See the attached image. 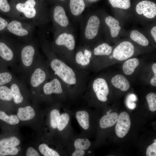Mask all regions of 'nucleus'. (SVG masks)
Here are the masks:
<instances>
[{
  "instance_id": "obj_1",
  "label": "nucleus",
  "mask_w": 156,
  "mask_h": 156,
  "mask_svg": "<svg viewBox=\"0 0 156 156\" xmlns=\"http://www.w3.org/2000/svg\"><path fill=\"white\" fill-rule=\"evenodd\" d=\"M10 3L20 19H27L36 26L48 20V13L39 0H11Z\"/></svg>"
},
{
  "instance_id": "obj_2",
  "label": "nucleus",
  "mask_w": 156,
  "mask_h": 156,
  "mask_svg": "<svg viewBox=\"0 0 156 156\" xmlns=\"http://www.w3.org/2000/svg\"><path fill=\"white\" fill-rule=\"evenodd\" d=\"M40 55L36 41L34 38L19 44L18 69L24 77L27 78Z\"/></svg>"
},
{
  "instance_id": "obj_3",
  "label": "nucleus",
  "mask_w": 156,
  "mask_h": 156,
  "mask_svg": "<svg viewBox=\"0 0 156 156\" xmlns=\"http://www.w3.org/2000/svg\"><path fill=\"white\" fill-rule=\"evenodd\" d=\"M50 75V73L46 63L44 62L40 55L27 78L29 85L34 94L40 91L42 86Z\"/></svg>"
},
{
  "instance_id": "obj_4",
  "label": "nucleus",
  "mask_w": 156,
  "mask_h": 156,
  "mask_svg": "<svg viewBox=\"0 0 156 156\" xmlns=\"http://www.w3.org/2000/svg\"><path fill=\"white\" fill-rule=\"evenodd\" d=\"M36 26L30 22L25 21L20 18H12L9 22L7 29L25 42L34 38V31Z\"/></svg>"
},
{
  "instance_id": "obj_5",
  "label": "nucleus",
  "mask_w": 156,
  "mask_h": 156,
  "mask_svg": "<svg viewBox=\"0 0 156 156\" xmlns=\"http://www.w3.org/2000/svg\"><path fill=\"white\" fill-rule=\"evenodd\" d=\"M50 46L55 54L61 48L66 50L69 52H72L74 50L75 46L74 36L72 34L67 32L58 33L57 32Z\"/></svg>"
},
{
  "instance_id": "obj_6",
  "label": "nucleus",
  "mask_w": 156,
  "mask_h": 156,
  "mask_svg": "<svg viewBox=\"0 0 156 156\" xmlns=\"http://www.w3.org/2000/svg\"><path fill=\"white\" fill-rule=\"evenodd\" d=\"M19 46L13 41L8 43L0 42V57L12 67H16L18 62Z\"/></svg>"
},
{
  "instance_id": "obj_7",
  "label": "nucleus",
  "mask_w": 156,
  "mask_h": 156,
  "mask_svg": "<svg viewBox=\"0 0 156 156\" xmlns=\"http://www.w3.org/2000/svg\"><path fill=\"white\" fill-rule=\"evenodd\" d=\"M135 48L130 42L124 41L120 43L114 49L113 52V57L117 60H125L131 57L133 55Z\"/></svg>"
},
{
  "instance_id": "obj_8",
  "label": "nucleus",
  "mask_w": 156,
  "mask_h": 156,
  "mask_svg": "<svg viewBox=\"0 0 156 156\" xmlns=\"http://www.w3.org/2000/svg\"><path fill=\"white\" fill-rule=\"evenodd\" d=\"M63 85L60 80L50 73V76L42 86V90L44 95L60 94L63 92Z\"/></svg>"
},
{
  "instance_id": "obj_9",
  "label": "nucleus",
  "mask_w": 156,
  "mask_h": 156,
  "mask_svg": "<svg viewBox=\"0 0 156 156\" xmlns=\"http://www.w3.org/2000/svg\"><path fill=\"white\" fill-rule=\"evenodd\" d=\"M9 84L14 103L16 104L23 103L25 97L23 93L27 89V85L25 81L16 78Z\"/></svg>"
},
{
  "instance_id": "obj_10",
  "label": "nucleus",
  "mask_w": 156,
  "mask_h": 156,
  "mask_svg": "<svg viewBox=\"0 0 156 156\" xmlns=\"http://www.w3.org/2000/svg\"><path fill=\"white\" fill-rule=\"evenodd\" d=\"M53 25L56 28L65 27L69 24V21L64 8L60 5L55 6L51 12Z\"/></svg>"
},
{
  "instance_id": "obj_11",
  "label": "nucleus",
  "mask_w": 156,
  "mask_h": 156,
  "mask_svg": "<svg viewBox=\"0 0 156 156\" xmlns=\"http://www.w3.org/2000/svg\"><path fill=\"white\" fill-rule=\"evenodd\" d=\"M116 122V133L118 137L122 138L127 134L130 127L131 122L129 114L125 112L121 113Z\"/></svg>"
},
{
  "instance_id": "obj_12",
  "label": "nucleus",
  "mask_w": 156,
  "mask_h": 156,
  "mask_svg": "<svg viewBox=\"0 0 156 156\" xmlns=\"http://www.w3.org/2000/svg\"><path fill=\"white\" fill-rule=\"evenodd\" d=\"M92 88L99 100L102 102L107 101L109 89L105 79L99 78L95 79L92 84Z\"/></svg>"
},
{
  "instance_id": "obj_13",
  "label": "nucleus",
  "mask_w": 156,
  "mask_h": 156,
  "mask_svg": "<svg viewBox=\"0 0 156 156\" xmlns=\"http://www.w3.org/2000/svg\"><path fill=\"white\" fill-rule=\"evenodd\" d=\"M100 23V20L97 16L94 15L89 17L84 29L85 38L91 40L96 37L99 31Z\"/></svg>"
},
{
  "instance_id": "obj_14",
  "label": "nucleus",
  "mask_w": 156,
  "mask_h": 156,
  "mask_svg": "<svg viewBox=\"0 0 156 156\" xmlns=\"http://www.w3.org/2000/svg\"><path fill=\"white\" fill-rule=\"evenodd\" d=\"M135 10L138 14H143L147 18H152L156 15V4L149 1H143L137 5Z\"/></svg>"
},
{
  "instance_id": "obj_15",
  "label": "nucleus",
  "mask_w": 156,
  "mask_h": 156,
  "mask_svg": "<svg viewBox=\"0 0 156 156\" xmlns=\"http://www.w3.org/2000/svg\"><path fill=\"white\" fill-rule=\"evenodd\" d=\"M92 53L89 50L85 49L83 51L79 50L76 53L75 60L76 64L81 66L85 67L90 64Z\"/></svg>"
},
{
  "instance_id": "obj_16",
  "label": "nucleus",
  "mask_w": 156,
  "mask_h": 156,
  "mask_svg": "<svg viewBox=\"0 0 156 156\" xmlns=\"http://www.w3.org/2000/svg\"><path fill=\"white\" fill-rule=\"evenodd\" d=\"M35 115L34 109L30 105L24 107H20L17 112V116L22 121L30 120L34 118Z\"/></svg>"
},
{
  "instance_id": "obj_17",
  "label": "nucleus",
  "mask_w": 156,
  "mask_h": 156,
  "mask_svg": "<svg viewBox=\"0 0 156 156\" xmlns=\"http://www.w3.org/2000/svg\"><path fill=\"white\" fill-rule=\"evenodd\" d=\"M111 82L115 88L123 91H127L130 87L128 80L121 75H117L113 77L111 79Z\"/></svg>"
},
{
  "instance_id": "obj_18",
  "label": "nucleus",
  "mask_w": 156,
  "mask_h": 156,
  "mask_svg": "<svg viewBox=\"0 0 156 156\" xmlns=\"http://www.w3.org/2000/svg\"><path fill=\"white\" fill-rule=\"evenodd\" d=\"M118 116V114L116 112L104 116L99 121L100 127L105 129L112 126L116 122Z\"/></svg>"
},
{
  "instance_id": "obj_19",
  "label": "nucleus",
  "mask_w": 156,
  "mask_h": 156,
  "mask_svg": "<svg viewBox=\"0 0 156 156\" xmlns=\"http://www.w3.org/2000/svg\"><path fill=\"white\" fill-rule=\"evenodd\" d=\"M105 22L110 29L112 37L116 38L117 36L121 29L119 21L113 17L109 16L105 18Z\"/></svg>"
},
{
  "instance_id": "obj_20",
  "label": "nucleus",
  "mask_w": 156,
  "mask_h": 156,
  "mask_svg": "<svg viewBox=\"0 0 156 156\" xmlns=\"http://www.w3.org/2000/svg\"><path fill=\"white\" fill-rule=\"evenodd\" d=\"M85 8L83 0H70V9L71 14L75 16L81 14Z\"/></svg>"
},
{
  "instance_id": "obj_21",
  "label": "nucleus",
  "mask_w": 156,
  "mask_h": 156,
  "mask_svg": "<svg viewBox=\"0 0 156 156\" xmlns=\"http://www.w3.org/2000/svg\"><path fill=\"white\" fill-rule=\"evenodd\" d=\"M139 64V60L136 58H133L127 60L123 64L122 70L127 75H130L134 72L135 68Z\"/></svg>"
},
{
  "instance_id": "obj_22",
  "label": "nucleus",
  "mask_w": 156,
  "mask_h": 156,
  "mask_svg": "<svg viewBox=\"0 0 156 156\" xmlns=\"http://www.w3.org/2000/svg\"><path fill=\"white\" fill-rule=\"evenodd\" d=\"M77 120L80 125L84 129H87L89 127V116L85 111L77 112L76 113Z\"/></svg>"
},
{
  "instance_id": "obj_23",
  "label": "nucleus",
  "mask_w": 156,
  "mask_h": 156,
  "mask_svg": "<svg viewBox=\"0 0 156 156\" xmlns=\"http://www.w3.org/2000/svg\"><path fill=\"white\" fill-rule=\"evenodd\" d=\"M0 10L3 13L7 14L12 18L20 19L8 0H0Z\"/></svg>"
},
{
  "instance_id": "obj_24",
  "label": "nucleus",
  "mask_w": 156,
  "mask_h": 156,
  "mask_svg": "<svg viewBox=\"0 0 156 156\" xmlns=\"http://www.w3.org/2000/svg\"><path fill=\"white\" fill-rule=\"evenodd\" d=\"M130 36L132 40L142 46H146L149 44L148 41L146 38L142 34L137 30L132 31Z\"/></svg>"
},
{
  "instance_id": "obj_25",
  "label": "nucleus",
  "mask_w": 156,
  "mask_h": 156,
  "mask_svg": "<svg viewBox=\"0 0 156 156\" xmlns=\"http://www.w3.org/2000/svg\"><path fill=\"white\" fill-rule=\"evenodd\" d=\"M112 50V47L107 44L102 43L94 49V53L96 55H108L110 54Z\"/></svg>"
},
{
  "instance_id": "obj_26",
  "label": "nucleus",
  "mask_w": 156,
  "mask_h": 156,
  "mask_svg": "<svg viewBox=\"0 0 156 156\" xmlns=\"http://www.w3.org/2000/svg\"><path fill=\"white\" fill-rule=\"evenodd\" d=\"M16 78L14 74L8 70L0 72V86L10 84Z\"/></svg>"
},
{
  "instance_id": "obj_27",
  "label": "nucleus",
  "mask_w": 156,
  "mask_h": 156,
  "mask_svg": "<svg viewBox=\"0 0 156 156\" xmlns=\"http://www.w3.org/2000/svg\"><path fill=\"white\" fill-rule=\"evenodd\" d=\"M20 143V140L14 136L3 139L0 140V147H13L18 146Z\"/></svg>"
},
{
  "instance_id": "obj_28",
  "label": "nucleus",
  "mask_w": 156,
  "mask_h": 156,
  "mask_svg": "<svg viewBox=\"0 0 156 156\" xmlns=\"http://www.w3.org/2000/svg\"><path fill=\"white\" fill-rule=\"evenodd\" d=\"M0 99L7 101H13L12 93L10 87L5 85L0 86Z\"/></svg>"
},
{
  "instance_id": "obj_29",
  "label": "nucleus",
  "mask_w": 156,
  "mask_h": 156,
  "mask_svg": "<svg viewBox=\"0 0 156 156\" xmlns=\"http://www.w3.org/2000/svg\"><path fill=\"white\" fill-rule=\"evenodd\" d=\"M0 120L9 124L13 125L17 124L19 122V120L17 116L15 115H8L4 112L0 110Z\"/></svg>"
},
{
  "instance_id": "obj_30",
  "label": "nucleus",
  "mask_w": 156,
  "mask_h": 156,
  "mask_svg": "<svg viewBox=\"0 0 156 156\" xmlns=\"http://www.w3.org/2000/svg\"><path fill=\"white\" fill-rule=\"evenodd\" d=\"M41 153L44 156H59V154L55 151L49 148L48 146L44 143L40 144L38 147Z\"/></svg>"
},
{
  "instance_id": "obj_31",
  "label": "nucleus",
  "mask_w": 156,
  "mask_h": 156,
  "mask_svg": "<svg viewBox=\"0 0 156 156\" xmlns=\"http://www.w3.org/2000/svg\"><path fill=\"white\" fill-rule=\"evenodd\" d=\"M90 142L86 138H78L74 142L76 149L86 150L90 147Z\"/></svg>"
},
{
  "instance_id": "obj_32",
  "label": "nucleus",
  "mask_w": 156,
  "mask_h": 156,
  "mask_svg": "<svg viewBox=\"0 0 156 156\" xmlns=\"http://www.w3.org/2000/svg\"><path fill=\"white\" fill-rule=\"evenodd\" d=\"M109 1L114 8L127 9L131 6L130 0H109Z\"/></svg>"
},
{
  "instance_id": "obj_33",
  "label": "nucleus",
  "mask_w": 156,
  "mask_h": 156,
  "mask_svg": "<svg viewBox=\"0 0 156 156\" xmlns=\"http://www.w3.org/2000/svg\"><path fill=\"white\" fill-rule=\"evenodd\" d=\"M70 119L69 115L64 113L60 115L57 127L60 131L63 130L67 125Z\"/></svg>"
},
{
  "instance_id": "obj_34",
  "label": "nucleus",
  "mask_w": 156,
  "mask_h": 156,
  "mask_svg": "<svg viewBox=\"0 0 156 156\" xmlns=\"http://www.w3.org/2000/svg\"><path fill=\"white\" fill-rule=\"evenodd\" d=\"M60 116L59 111L57 109H53L50 114V123L51 127L53 129L57 127L58 121Z\"/></svg>"
},
{
  "instance_id": "obj_35",
  "label": "nucleus",
  "mask_w": 156,
  "mask_h": 156,
  "mask_svg": "<svg viewBox=\"0 0 156 156\" xmlns=\"http://www.w3.org/2000/svg\"><path fill=\"white\" fill-rule=\"evenodd\" d=\"M149 109L152 112L156 110V94L153 92L148 94L146 96Z\"/></svg>"
},
{
  "instance_id": "obj_36",
  "label": "nucleus",
  "mask_w": 156,
  "mask_h": 156,
  "mask_svg": "<svg viewBox=\"0 0 156 156\" xmlns=\"http://www.w3.org/2000/svg\"><path fill=\"white\" fill-rule=\"evenodd\" d=\"M18 152V148L16 147H0V156L15 155Z\"/></svg>"
},
{
  "instance_id": "obj_37",
  "label": "nucleus",
  "mask_w": 156,
  "mask_h": 156,
  "mask_svg": "<svg viewBox=\"0 0 156 156\" xmlns=\"http://www.w3.org/2000/svg\"><path fill=\"white\" fill-rule=\"evenodd\" d=\"M146 156H156V141L149 146L147 148L146 152Z\"/></svg>"
},
{
  "instance_id": "obj_38",
  "label": "nucleus",
  "mask_w": 156,
  "mask_h": 156,
  "mask_svg": "<svg viewBox=\"0 0 156 156\" xmlns=\"http://www.w3.org/2000/svg\"><path fill=\"white\" fill-rule=\"evenodd\" d=\"M26 155L27 156H39L40 155L37 151L34 148L29 147L27 150Z\"/></svg>"
},
{
  "instance_id": "obj_39",
  "label": "nucleus",
  "mask_w": 156,
  "mask_h": 156,
  "mask_svg": "<svg viewBox=\"0 0 156 156\" xmlns=\"http://www.w3.org/2000/svg\"><path fill=\"white\" fill-rule=\"evenodd\" d=\"M9 21L0 17V31L6 29Z\"/></svg>"
},
{
  "instance_id": "obj_40",
  "label": "nucleus",
  "mask_w": 156,
  "mask_h": 156,
  "mask_svg": "<svg viewBox=\"0 0 156 156\" xmlns=\"http://www.w3.org/2000/svg\"><path fill=\"white\" fill-rule=\"evenodd\" d=\"M133 101L127 98L126 100V105L127 107L130 109H133L136 106V104Z\"/></svg>"
},
{
  "instance_id": "obj_41",
  "label": "nucleus",
  "mask_w": 156,
  "mask_h": 156,
  "mask_svg": "<svg viewBox=\"0 0 156 156\" xmlns=\"http://www.w3.org/2000/svg\"><path fill=\"white\" fill-rule=\"evenodd\" d=\"M85 154L84 150L76 149L72 154V156H83Z\"/></svg>"
},
{
  "instance_id": "obj_42",
  "label": "nucleus",
  "mask_w": 156,
  "mask_h": 156,
  "mask_svg": "<svg viewBox=\"0 0 156 156\" xmlns=\"http://www.w3.org/2000/svg\"><path fill=\"white\" fill-rule=\"evenodd\" d=\"M151 34L153 37L154 40L156 42V26L153 27L151 30Z\"/></svg>"
},
{
  "instance_id": "obj_43",
  "label": "nucleus",
  "mask_w": 156,
  "mask_h": 156,
  "mask_svg": "<svg viewBox=\"0 0 156 156\" xmlns=\"http://www.w3.org/2000/svg\"><path fill=\"white\" fill-rule=\"evenodd\" d=\"M127 98L133 101H135L137 100V97L136 96L133 94H129Z\"/></svg>"
},
{
  "instance_id": "obj_44",
  "label": "nucleus",
  "mask_w": 156,
  "mask_h": 156,
  "mask_svg": "<svg viewBox=\"0 0 156 156\" xmlns=\"http://www.w3.org/2000/svg\"><path fill=\"white\" fill-rule=\"evenodd\" d=\"M150 83L154 86H156V77H153L151 80Z\"/></svg>"
},
{
  "instance_id": "obj_45",
  "label": "nucleus",
  "mask_w": 156,
  "mask_h": 156,
  "mask_svg": "<svg viewBox=\"0 0 156 156\" xmlns=\"http://www.w3.org/2000/svg\"><path fill=\"white\" fill-rule=\"evenodd\" d=\"M110 112L109 111H108V112H107V114H110Z\"/></svg>"
},
{
  "instance_id": "obj_46",
  "label": "nucleus",
  "mask_w": 156,
  "mask_h": 156,
  "mask_svg": "<svg viewBox=\"0 0 156 156\" xmlns=\"http://www.w3.org/2000/svg\"><path fill=\"white\" fill-rule=\"evenodd\" d=\"M156 139H155V140H154V142H155V141H156Z\"/></svg>"
},
{
  "instance_id": "obj_47",
  "label": "nucleus",
  "mask_w": 156,
  "mask_h": 156,
  "mask_svg": "<svg viewBox=\"0 0 156 156\" xmlns=\"http://www.w3.org/2000/svg\"><path fill=\"white\" fill-rule=\"evenodd\" d=\"M59 0L63 1L65 0Z\"/></svg>"
}]
</instances>
